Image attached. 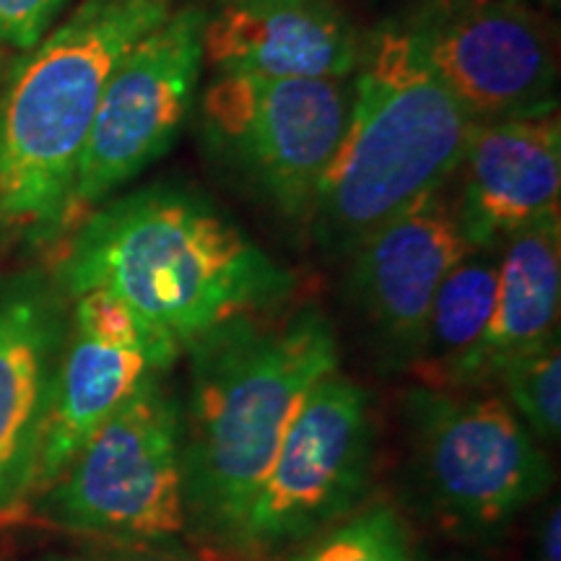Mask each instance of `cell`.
Wrapping results in <instances>:
<instances>
[{
	"mask_svg": "<svg viewBox=\"0 0 561 561\" xmlns=\"http://www.w3.org/2000/svg\"><path fill=\"white\" fill-rule=\"evenodd\" d=\"M60 289H102L182 351L216 328L273 312L294 276L201 193L153 185L89 210L58 263Z\"/></svg>",
	"mask_w": 561,
	"mask_h": 561,
	"instance_id": "obj_1",
	"label": "cell"
},
{
	"mask_svg": "<svg viewBox=\"0 0 561 561\" xmlns=\"http://www.w3.org/2000/svg\"><path fill=\"white\" fill-rule=\"evenodd\" d=\"M182 413L187 528L227 546L301 403L339 371V341L318 307L231 320L193 346Z\"/></svg>",
	"mask_w": 561,
	"mask_h": 561,
	"instance_id": "obj_2",
	"label": "cell"
},
{
	"mask_svg": "<svg viewBox=\"0 0 561 561\" xmlns=\"http://www.w3.org/2000/svg\"><path fill=\"white\" fill-rule=\"evenodd\" d=\"M476 128L401 19L367 32L354 70V107L307 224L325 252L359 244L450 185Z\"/></svg>",
	"mask_w": 561,
	"mask_h": 561,
	"instance_id": "obj_3",
	"label": "cell"
},
{
	"mask_svg": "<svg viewBox=\"0 0 561 561\" xmlns=\"http://www.w3.org/2000/svg\"><path fill=\"white\" fill-rule=\"evenodd\" d=\"M172 0H81L32 47L0 100V221L53 234L104 89Z\"/></svg>",
	"mask_w": 561,
	"mask_h": 561,
	"instance_id": "obj_4",
	"label": "cell"
},
{
	"mask_svg": "<svg viewBox=\"0 0 561 561\" xmlns=\"http://www.w3.org/2000/svg\"><path fill=\"white\" fill-rule=\"evenodd\" d=\"M354 107L351 79L216 73L201 96V136L216 164L286 219L307 221Z\"/></svg>",
	"mask_w": 561,
	"mask_h": 561,
	"instance_id": "obj_5",
	"label": "cell"
},
{
	"mask_svg": "<svg viewBox=\"0 0 561 561\" xmlns=\"http://www.w3.org/2000/svg\"><path fill=\"white\" fill-rule=\"evenodd\" d=\"M180 409L161 371L151 375L42 491L47 520L146 543L182 536L187 507Z\"/></svg>",
	"mask_w": 561,
	"mask_h": 561,
	"instance_id": "obj_6",
	"label": "cell"
},
{
	"mask_svg": "<svg viewBox=\"0 0 561 561\" xmlns=\"http://www.w3.org/2000/svg\"><path fill=\"white\" fill-rule=\"evenodd\" d=\"M405 416L421 486L450 528L491 533L549 491V460L502 396L416 388Z\"/></svg>",
	"mask_w": 561,
	"mask_h": 561,
	"instance_id": "obj_7",
	"label": "cell"
},
{
	"mask_svg": "<svg viewBox=\"0 0 561 561\" xmlns=\"http://www.w3.org/2000/svg\"><path fill=\"white\" fill-rule=\"evenodd\" d=\"M371 453L375 426L367 390L341 371L322 377L224 549L257 561L322 536L359 504Z\"/></svg>",
	"mask_w": 561,
	"mask_h": 561,
	"instance_id": "obj_8",
	"label": "cell"
},
{
	"mask_svg": "<svg viewBox=\"0 0 561 561\" xmlns=\"http://www.w3.org/2000/svg\"><path fill=\"white\" fill-rule=\"evenodd\" d=\"M203 24L198 5L172 11L115 68L76 164L62 227L172 149L198 94Z\"/></svg>",
	"mask_w": 561,
	"mask_h": 561,
	"instance_id": "obj_9",
	"label": "cell"
},
{
	"mask_svg": "<svg viewBox=\"0 0 561 561\" xmlns=\"http://www.w3.org/2000/svg\"><path fill=\"white\" fill-rule=\"evenodd\" d=\"M401 21L476 123L559 110L557 34L530 0H430Z\"/></svg>",
	"mask_w": 561,
	"mask_h": 561,
	"instance_id": "obj_10",
	"label": "cell"
},
{
	"mask_svg": "<svg viewBox=\"0 0 561 561\" xmlns=\"http://www.w3.org/2000/svg\"><path fill=\"white\" fill-rule=\"evenodd\" d=\"M468 250L447 185L351 252V299L385 354L409 367L434 294Z\"/></svg>",
	"mask_w": 561,
	"mask_h": 561,
	"instance_id": "obj_11",
	"label": "cell"
},
{
	"mask_svg": "<svg viewBox=\"0 0 561 561\" xmlns=\"http://www.w3.org/2000/svg\"><path fill=\"white\" fill-rule=\"evenodd\" d=\"M364 37L346 0H219L203 24V62L214 73L351 79Z\"/></svg>",
	"mask_w": 561,
	"mask_h": 561,
	"instance_id": "obj_12",
	"label": "cell"
},
{
	"mask_svg": "<svg viewBox=\"0 0 561 561\" xmlns=\"http://www.w3.org/2000/svg\"><path fill=\"white\" fill-rule=\"evenodd\" d=\"M453 203L471 248H494L559 216V115L476 123L453 174Z\"/></svg>",
	"mask_w": 561,
	"mask_h": 561,
	"instance_id": "obj_13",
	"label": "cell"
},
{
	"mask_svg": "<svg viewBox=\"0 0 561 561\" xmlns=\"http://www.w3.org/2000/svg\"><path fill=\"white\" fill-rule=\"evenodd\" d=\"M66 318L37 278L0 289V510L32 494Z\"/></svg>",
	"mask_w": 561,
	"mask_h": 561,
	"instance_id": "obj_14",
	"label": "cell"
},
{
	"mask_svg": "<svg viewBox=\"0 0 561 561\" xmlns=\"http://www.w3.org/2000/svg\"><path fill=\"white\" fill-rule=\"evenodd\" d=\"M180 354L178 343L117 341L70 325L32 491L42 494L53 486L104 421L151 375L170 369Z\"/></svg>",
	"mask_w": 561,
	"mask_h": 561,
	"instance_id": "obj_15",
	"label": "cell"
},
{
	"mask_svg": "<svg viewBox=\"0 0 561 561\" xmlns=\"http://www.w3.org/2000/svg\"><path fill=\"white\" fill-rule=\"evenodd\" d=\"M559 301L561 224L551 216L502 242L494 310L455 390L486 388L504 364L559 339Z\"/></svg>",
	"mask_w": 561,
	"mask_h": 561,
	"instance_id": "obj_16",
	"label": "cell"
},
{
	"mask_svg": "<svg viewBox=\"0 0 561 561\" xmlns=\"http://www.w3.org/2000/svg\"><path fill=\"white\" fill-rule=\"evenodd\" d=\"M502 244L471 248L434 294L409 369L421 388L455 390L460 371L486 333L496 299Z\"/></svg>",
	"mask_w": 561,
	"mask_h": 561,
	"instance_id": "obj_17",
	"label": "cell"
},
{
	"mask_svg": "<svg viewBox=\"0 0 561 561\" xmlns=\"http://www.w3.org/2000/svg\"><path fill=\"white\" fill-rule=\"evenodd\" d=\"M504 401L523 419L530 434L543 442H559L561 432V351L559 339L517 356L496 371Z\"/></svg>",
	"mask_w": 561,
	"mask_h": 561,
	"instance_id": "obj_18",
	"label": "cell"
},
{
	"mask_svg": "<svg viewBox=\"0 0 561 561\" xmlns=\"http://www.w3.org/2000/svg\"><path fill=\"white\" fill-rule=\"evenodd\" d=\"M291 561H413V543L396 507L371 504L328 528Z\"/></svg>",
	"mask_w": 561,
	"mask_h": 561,
	"instance_id": "obj_19",
	"label": "cell"
},
{
	"mask_svg": "<svg viewBox=\"0 0 561 561\" xmlns=\"http://www.w3.org/2000/svg\"><path fill=\"white\" fill-rule=\"evenodd\" d=\"M68 0H0V42L32 50L45 37Z\"/></svg>",
	"mask_w": 561,
	"mask_h": 561,
	"instance_id": "obj_20",
	"label": "cell"
},
{
	"mask_svg": "<svg viewBox=\"0 0 561 561\" xmlns=\"http://www.w3.org/2000/svg\"><path fill=\"white\" fill-rule=\"evenodd\" d=\"M559 541H561V515H559V502H553L541 523V533H538V561H561Z\"/></svg>",
	"mask_w": 561,
	"mask_h": 561,
	"instance_id": "obj_21",
	"label": "cell"
},
{
	"mask_svg": "<svg viewBox=\"0 0 561 561\" xmlns=\"http://www.w3.org/2000/svg\"><path fill=\"white\" fill-rule=\"evenodd\" d=\"M100 561H198V559L182 549H172L167 541H151V546H144V549H133V551L117 553V557L100 559Z\"/></svg>",
	"mask_w": 561,
	"mask_h": 561,
	"instance_id": "obj_22",
	"label": "cell"
},
{
	"mask_svg": "<svg viewBox=\"0 0 561 561\" xmlns=\"http://www.w3.org/2000/svg\"><path fill=\"white\" fill-rule=\"evenodd\" d=\"M371 9L382 13V21L388 19H405L413 11H419L421 5L430 3V0H367Z\"/></svg>",
	"mask_w": 561,
	"mask_h": 561,
	"instance_id": "obj_23",
	"label": "cell"
},
{
	"mask_svg": "<svg viewBox=\"0 0 561 561\" xmlns=\"http://www.w3.org/2000/svg\"><path fill=\"white\" fill-rule=\"evenodd\" d=\"M37 561H81V559H60V557H50V559H37Z\"/></svg>",
	"mask_w": 561,
	"mask_h": 561,
	"instance_id": "obj_24",
	"label": "cell"
}]
</instances>
